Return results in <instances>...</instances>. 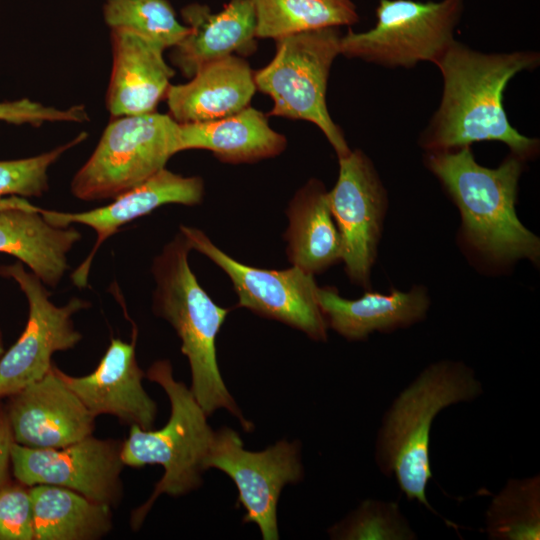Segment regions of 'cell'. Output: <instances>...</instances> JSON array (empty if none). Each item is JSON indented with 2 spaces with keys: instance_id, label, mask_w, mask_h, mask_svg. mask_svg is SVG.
<instances>
[{
  "instance_id": "obj_1",
  "label": "cell",
  "mask_w": 540,
  "mask_h": 540,
  "mask_svg": "<svg viewBox=\"0 0 540 540\" xmlns=\"http://www.w3.org/2000/svg\"><path fill=\"white\" fill-rule=\"evenodd\" d=\"M434 64L442 75L443 92L419 138L426 152L499 141L523 161L537 155L539 140L510 124L503 95L516 74L539 66V52L484 53L455 40Z\"/></svg>"
},
{
  "instance_id": "obj_2",
  "label": "cell",
  "mask_w": 540,
  "mask_h": 540,
  "mask_svg": "<svg viewBox=\"0 0 540 540\" xmlns=\"http://www.w3.org/2000/svg\"><path fill=\"white\" fill-rule=\"evenodd\" d=\"M484 392L475 371L462 361L440 360L423 369L392 401L377 431L374 459L410 501L439 516L427 499L432 479L431 429L449 406L471 402Z\"/></svg>"
},
{
  "instance_id": "obj_3",
  "label": "cell",
  "mask_w": 540,
  "mask_h": 540,
  "mask_svg": "<svg viewBox=\"0 0 540 540\" xmlns=\"http://www.w3.org/2000/svg\"><path fill=\"white\" fill-rule=\"evenodd\" d=\"M523 162L511 153L497 168H487L476 162L470 146L425 155L426 166L460 210L466 241L495 263L539 259L540 240L515 210Z\"/></svg>"
},
{
  "instance_id": "obj_4",
  "label": "cell",
  "mask_w": 540,
  "mask_h": 540,
  "mask_svg": "<svg viewBox=\"0 0 540 540\" xmlns=\"http://www.w3.org/2000/svg\"><path fill=\"white\" fill-rule=\"evenodd\" d=\"M190 250L179 232L153 259V312L169 322L178 335L181 352L190 365V389L205 414L226 409L244 430L251 431L253 424L243 417L217 363L216 337L229 309L218 306L199 284L189 265Z\"/></svg>"
},
{
  "instance_id": "obj_5",
  "label": "cell",
  "mask_w": 540,
  "mask_h": 540,
  "mask_svg": "<svg viewBox=\"0 0 540 540\" xmlns=\"http://www.w3.org/2000/svg\"><path fill=\"white\" fill-rule=\"evenodd\" d=\"M145 378L161 386L168 396L170 416L158 430L130 426L122 441L121 459L125 466L161 465L164 469L150 497L131 512L130 526L134 531L141 528L160 495L179 497L200 487L214 434L191 389L174 378L169 360L155 361Z\"/></svg>"
},
{
  "instance_id": "obj_6",
  "label": "cell",
  "mask_w": 540,
  "mask_h": 540,
  "mask_svg": "<svg viewBox=\"0 0 540 540\" xmlns=\"http://www.w3.org/2000/svg\"><path fill=\"white\" fill-rule=\"evenodd\" d=\"M339 27L294 34L275 40L276 52L254 71L256 89L273 100L268 116L304 120L316 125L338 158L351 151L326 103L332 64L340 54Z\"/></svg>"
},
{
  "instance_id": "obj_7",
  "label": "cell",
  "mask_w": 540,
  "mask_h": 540,
  "mask_svg": "<svg viewBox=\"0 0 540 540\" xmlns=\"http://www.w3.org/2000/svg\"><path fill=\"white\" fill-rule=\"evenodd\" d=\"M179 123L156 111L116 117L75 173L71 192L83 201L113 199L166 168L178 150Z\"/></svg>"
},
{
  "instance_id": "obj_8",
  "label": "cell",
  "mask_w": 540,
  "mask_h": 540,
  "mask_svg": "<svg viewBox=\"0 0 540 540\" xmlns=\"http://www.w3.org/2000/svg\"><path fill=\"white\" fill-rule=\"evenodd\" d=\"M464 2L379 0L374 27L364 32L348 29L341 36L340 54L387 68L434 63L455 41Z\"/></svg>"
},
{
  "instance_id": "obj_9",
  "label": "cell",
  "mask_w": 540,
  "mask_h": 540,
  "mask_svg": "<svg viewBox=\"0 0 540 540\" xmlns=\"http://www.w3.org/2000/svg\"><path fill=\"white\" fill-rule=\"evenodd\" d=\"M191 249L199 251L229 277L238 297L237 307L327 341V321L317 302L314 275L296 266L284 270L245 265L219 249L201 230L181 225Z\"/></svg>"
},
{
  "instance_id": "obj_10",
  "label": "cell",
  "mask_w": 540,
  "mask_h": 540,
  "mask_svg": "<svg viewBox=\"0 0 540 540\" xmlns=\"http://www.w3.org/2000/svg\"><path fill=\"white\" fill-rule=\"evenodd\" d=\"M0 276L13 280L28 304L23 332L0 358L1 399L41 379L52 368L56 352L70 350L82 340L73 316L90 303L73 297L63 306L55 305L47 286L19 261L0 266Z\"/></svg>"
},
{
  "instance_id": "obj_11",
  "label": "cell",
  "mask_w": 540,
  "mask_h": 540,
  "mask_svg": "<svg viewBox=\"0 0 540 540\" xmlns=\"http://www.w3.org/2000/svg\"><path fill=\"white\" fill-rule=\"evenodd\" d=\"M206 470L227 474L238 490L244 523H255L264 540L279 539L277 505L283 487L303 477L299 442L281 440L259 452L244 449L239 434L223 427L214 431Z\"/></svg>"
},
{
  "instance_id": "obj_12",
  "label": "cell",
  "mask_w": 540,
  "mask_h": 540,
  "mask_svg": "<svg viewBox=\"0 0 540 540\" xmlns=\"http://www.w3.org/2000/svg\"><path fill=\"white\" fill-rule=\"evenodd\" d=\"M121 449V440L93 435L62 448L38 449L14 442L11 469L27 487L55 485L114 508L124 493Z\"/></svg>"
},
{
  "instance_id": "obj_13",
  "label": "cell",
  "mask_w": 540,
  "mask_h": 540,
  "mask_svg": "<svg viewBox=\"0 0 540 540\" xmlns=\"http://www.w3.org/2000/svg\"><path fill=\"white\" fill-rule=\"evenodd\" d=\"M338 160V178L328 199L341 238V260L349 279L367 287L387 206L386 191L360 149Z\"/></svg>"
},
{
  "instance_id": "obj_14",
  "label": "cell",
  "mask_w": 540,
  "mask_h": 540,
  "mask_svg": "<svg viewBox=\"0 0 540 540\" xmlns=\"http://www.w3.org/2000/svg\"><path fill=\"white\" fill-rule=\"evenodd\" d=\"M204 197V182L199 176H182L166 168L143 183L119 194L109 204L83 212H62L35 206L43 218L58 227L82 224L96 233L92 250L72 272L78 288L87 285L92 261L101 245L124 225L146 216L166 204L195 206Z\"/></svg>"
},
{
  "instance_id": "obj_15",
  "label": "cell",
  "mask_w": 540,
  "mask_h": 540,
  "mask_svg": "<svg viewBox=\"0 0 540 540\" xmlns=\"http://www.w3.org/2000/svg\"><path fill=\"white\" fill-rule=\"evenodd\" d=\"M57 366L10 395L6 413L14 442L38 449L62 448L93 435L95 418L63 382Z\"/></svg>"
},
{
  "instance_id": "obj_16",
  "label": "cell",
  "mask_w": 540,
  "mask_h": 540,
  "mask_svg": "<svg viewBox=\"0 0 540 540\" xmlns=\"http://www.w3.org/2000/svg\"><path fill=\"white\" fill-rule=\"evenodd\" d=\"M136 338L135 326L131 342L111 338L97 367L87 375L72 376L56 369L94 417L111 415L125 425L150 430L158 408L143 387L145 373L136 360Z\"/></svg>"
},
{
  "instance_id": "obj_17",
  "label": "cell",
  "mask_w": 540,
  "mask_h": 540,
  "mask_svg": "<svg viewBox=\"0 0 540 540\" xmlns=\"http://www.w3.org/2000/svg\"><path fill=\"white\" fill-rule=\"evenodd\" d=\"M190 32L170 54L173 65L186 78L203 66L231 55L248 56L257 48L256 19L250 0H230L218 12L191 3L181 10Z\"/></svg>"
},
{
  "instance_id": "obj_18",
  "label": "cell",
  "mask_w": 540,
  "mask_h": 540,
  "mask_svg": "<svg viewBox=\"0 0 540 540\" xmlns=\"http://www.w3.org/2000/svg\"><path fill=\"white\" fill-rule=\"evenodd\" d=\"M81 237L72 225L47 222L26 198L0 199V253L15 257L46 286L61 282L69 269L68 253Z\"/></svg>"
},
{
  "instance_id": "obj_19",
  "label": "cell",
  "mask_w": 540,
  "mask_h": 540,
  "mask_svg": "<svg viewBox=\"0 0 540 540\" xmlns=\"http://www.w3.org/2000/svg\"><path fill=\"white\" fill-rule=\"evenodd\" d=\"M112 71L106 106L112 117L156 111L165 98L175 70L164 50L124 29H111Z\"/></svg>"
},
{
  "instance_id": "obj_20",
  "label": "cell",
  "mask_w": 540,
  "mask_h": 540,
  "mask_svg": "<svg viewBox=\"0 0 540 540\" xmlns=\"http://www.w3.org/2000/svg\"><path fill=\"white\" fill-rule=\"evenodd\" d=\"M256 91L249 63L231 55L203 66L187 83L171 84L165 99L169 115L188 124L231 116L250 106Z\"/></svg>"
},
{
  "instance_id": "obj_21",
  "label": "cell",
  "mask_w": 540,
  "mask_h": 540,
  "mask_svg": "<svg viewBox=\"0 0 540 540\" xmlns=\"http://www.w3.org/2000/svg\"><path fill=\"white\" fill-rule=\"evenodd\" d=\"M317 302L328 327L344 338L357 341L372 332H391L409 327L426 316L429 299L424 289L409 292L391 289L388 294L366 292L349 300L333 287H318Z\"/></svg>"
},
{
  "instance_id": "obj_22",
  "label": "cell",
  "mask_w": 540,
  "mask_h": 540,
  "mask_svg": "<svg viewBox=\"0 0 540 540\" xmlns=\"http://www.w3.org/2000/svg\"><path fill=\"white\" fill-rule=\"evenodd\" d=\"M287 138L251 106L225 118L179 124L178 150L204 149L225 163H254L280 155Z\"/></svg>"
},
{
  "instance_id": "obj_23",
  "label": "cell",
  "mask_w": 540,
  "mask_h": 540,
  "mask_svg": "<svg viewBox=\"0 0 540 540\" xmlns=\"http://www.w3.org/2000/svg\"><path fill=\"white\" fill-rule=\"evenodd\" d=\"M284 239L292 266L308 273L323 272L341 260V238L333 218L328 191L317 179L309 180L291 199Z\"/></svg>"
},
{
  "instance_id": "obj_24",
  "label": "cell",
  "mask_w": 540,
  "mask_h": 540,
  "mask_svg": "<svg viewBox=\"0 0 540 540\" xmlns=\"http://www.w3.org/2000/svg\"><path fill=\"white\" fill-rule=\"evenodd\" d=\"M34 540H99L113 527L112 507L67 488L29 487Z\"/></svg>"
},
{
  "instance_id": "obj_25",
  "label": "cell",
  "mask_w": 540,
  "mask_h": 540,
  "mask_svg": "<svg viewBox=\"0 0 540 540\" xmlns=\"http://www.w3.org/2000/svg\"><path fill=\"white\" fill-rule=\"evenodd\" d=\"M256 19V37H282L359 21L352 0H250Z\"/></svg>"
},
{
  "instance_id": "obj_26",
  "label": "cell",
  "mask_w": 540,
  "mask_h": 540,
  "mask_svg": "<svg viewBox=\"0 0 540 540\" xmlns=\"http://www.w3.org/2000/svg\"><path fill=\"white\" fill-rule=\"evenodd\" d=\"M491 540L540 539V475L511 478L492 498L485 518Z\"/></svg>"
},
{
  "instance_id": "obj_27",
  "label": "cell",
  "mask_w": 540,
  "mask_h": 540,
  "mask_svg": "<svg viewBox=\"0 0 540 540\" xmlns=\"http://www.w3.org/2000/svg\"><path fill=\"white\" fill-rule=\"evenodd\" d=\"M103 17L110 29L130 31L163 50L190 32L168 0H106Z\"/></svg>"
},
{
  "instance_id": "obj_28",
  "label": "cell",
  "mask_w": 540,
  "mask_h": 540,
  "mask_svg": "<svg viewBox=\"0 0 540 540\" xmlns=\"http://www.w3.org/2000/svg\"><path fill=\"white\" fill-rule=\"evenodd\" d=\"M338 540H416L417 533L398 503L376 499L363 501L343 520L328 529Z\"/></svg>"
},
{
  "instance_id": "obj_29",
  "label": "cell",
  "mask_w": 540,
  "mask_h": 540,
  "mask_svg": "<svg viewBox=\"0 0 540 540\" xmlns=\"http://www.w3.org/2000/svg\"><path fill=\"white\" fill-rule=\"evenodd\" d=\"M87 138L82 132L72 140L36 156L0 160V199L8 196L41 197L49 188V168L68 150Z\"/></svg>"
},
{
  "instance_id": "obj_30",
  "label": "cell",
  "mask_w": 540,
  "mask_h": 540,
  "mask_svg": "<svg viewBox=\"0 0 540 540\" xmlns=\"http://www.w3.org/2000/svg\"><path fill=\"white\" fill-rule=\"evenodd\" d=\"M0 540H34L29 487L18 481L0 488Z\"/></svg>"
},
{
  "instance_id": "obj_31",
  "label": "cell",
  "mask_w": 540,
  "mask_h": 540,
  "mask_svg": "<svg viewBox=\"0 0 540 540\" xmlns=\"http://www.w3.org/2000/svg\"><path fill=\"white\" fill-rule=\"evenodd\" d=\"M88 120L84 105L57 108L29 98L0 102V121L9 124L40 126L45 122L83 123Z\"/></svg>"
},
{
  "instance_id": "obj_32",
  "label": "cell",
  "mask_w": 540,
  "mask_h": 540,
  "mask_svg": "<svg viewBox=\"0 0 540 540\" xmlns=\"http://www.w3.org/2000/svg\"><path fill=\"white\" fill-rule=\"evenodd\" d=\"M13 443L14 438L6 410L0 407V488L8 482Z\"/></svg>"
},
{
  "instance_id": "obj_33",
  "label": "cell",
  "mask_w": 540,
  "mask_h": 540,
  "mask_svg": "<svg viewBox=\"0 0 540 540\" xmlns=\"http://www.w3.org/2000/svg\"><path fill=\"white\" fill-rule=\"evenodd\" d=\"M4 351H5V349H4L3 336H2V333L0 331V358L2 357Z\"/></svg>"
}]
</instances>
